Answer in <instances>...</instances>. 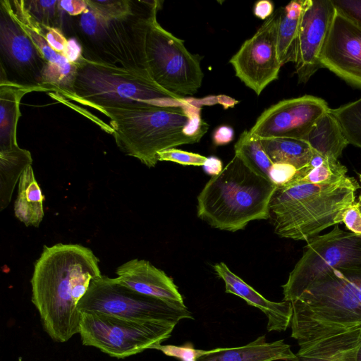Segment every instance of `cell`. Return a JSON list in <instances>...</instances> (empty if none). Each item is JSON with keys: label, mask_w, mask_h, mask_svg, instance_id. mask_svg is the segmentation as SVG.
<instances>
[{"label": "cell", "mask_w": 361, "mask_h": 361, "mask_svg": "<svg viewBox=\"0 0 361 361\" xmlns=\"http://www.w3.org/2000/svg\"><path fill=\"white\" fill-rule=\"evenodd\" d=\"M291 302L296 355L337 361L361 341V259L329 270Z\"/></svg>", "instance_id": "cell-1"}, {"label": "cell", "mask_w": 361, "mask_h": 361, "mask_svg": "<svg viewBox=\"0 0 361 361\" xmlns=\"http://www.w3.org/2000/svg\"><path fill=\"white\" fill-rule=\"evenodd\" d=\"M99 262L92 250L79 244L44 246L30 281L32 302L54 341L66 342L80 332L77 305L91 281L102 275Z\"/></svg>", "instance_id": "cell-2"}, {"label": "cell", "mask_w": 361, "mask_h": 361, "mask_svg": "<svg viewBox=\"0 0 361 361\" xmlns=\"http://www.w3.org/2000/svg\"><path fill=\"white\" fill-rule=\"evenodd\" d=\"M161 3L158 0H134L129 13L111 19L98 16L89 7L79 16H69L83 58L151 78L146 42Z\"/></svg>", "instance_id": "cell-3"}, {"label": "cell", "mask_w": 361, "mask_h": 361, "mask_svg": "<svg viewBox=\"0 0 361 361\" xmlns=\"http://www.w3.org/2000/svg\"><path fill=\"white\" fill-rule=\"evenodd\" d=\"M359 188L357 181L348 176L323 184L288 183L277 187L269 203L274 233L307 242L343 222Z\"/></svg>", "instance_id": "cell-4"}, {"label": "cell", "mask_w": 361, "mask_h": 361, "mask_svg": "<svg viewBox=\"0 0 361 361\" xmlns=\"http://www.w3.org/2000/svg\"><path fill=\"white\" fill-rule=\"evenodd\" d=\"M277 188L238 155L212 176L197 196V216L213 228L235 232L252 221L270 218Z\"/></svg>", "instance_id": "cell-5"}, {"label": "cell", "mask_w": 361, "mask_h": 361, "mask_svg": "<svg viewBox=\"0 0 361 361\" xmlns=\"http://www.w3.org/2000/svg\"><path fill=\"white\" fill-rule=\"evenodd\" d=\"M192 104L184 106L142 104L95 109L109 118L110 134L119 149L149 168L157 162V153L197 142L186 133Z\"/></svg>", "instance_id": "cell-6"}, {"label": "cell", "mask_w": 361, "mask_h": 361, "mask_svg": "<svg viewBox=\"0 0 361 361\" xmlns=\"http://www.w3.org/2000/svg\"><path fill=\"white\" fill-rule=\"evenodd\" d=\"M73 100L93 109L153 104L184 106L183 97L168 92L147 76L85 58L77 65Z\"/></svg>", "instance_id": "cell-7"}, {"label": "cell", "mask_w": 361, "mask_h": 361, "mask_svg": "<svg viewBox=\"0 0 361 361\" xmlns=\"http://www.w3.org/2000/svg\"><path fill=\"white\" fill-rule=\"evenodd\" d=\"M77 307L80 312H99L141 322L177 324L181 319H194L187 307L140 294L104 275L91 281Z\"/></svg>", "instance_id": "cell-8"}, {"label": "cell", "mask_w": 361, "mask_h": 361, "mask_svg": "<svg viewBox=\"0 0 361 361\" xmlns=\"http://www.w3.org/2000/svg\"><path fill=\"white\" fill-rule=\"evenodd\" d=\"M81 314L79 333L82 344L116 358L153 349L171 336L176 325L136 322L99 312Z\"/></svg>", "instance_id": "cell-9"}, {"label": "cell", "mask_w": 361, "mask_h": 361, "mask_svg": "<svg viewBox=\"0 0 361 361\" xmlns=\"http://www.w3.org/2000/svg\"><path fill=\"white\" fill-rule=\"evenodd\" d=\"M146 56L151 78L168 92L183 97L195 94L201 87L204 74L200 56L192 54L184 42L164 29L157 20L147 34Z\"/></svg>", "instance_id": "cell-10"}, {"label": "cell", "mask_w": 361, "mask_h": 361, "mask_svg": "<svg viewBox=\"0 0 361 361\" xmlns=\"http://www.w3.org/2000/svg\"><path fill=\"white\" fill-rule=\"evenodd\" d=\"M361 259V237L338 225L307 241L302 255L282 286L283 300L293 302L331 269Z\"/></svg>", "instance_id": "cell-11"}, {"label": "cell", "mask_w": 361, "mask_h": 361, "mask_svg": "<svg viewBox=\"0 0 361 361\" xmlns=\"http://www.w3.org/2000/svg\"><path fill=\"white\" fill-rule=\"evenodd\" d=\"M47 61L13 16L7 0L0 1V71L11 82L39 87Z\"/></svg>", "instance_id": "cell-12"}, {"label": "cell", "mask_w": 361, "mask_h": 361, "mask_svg": "<svg viewBox=\"0 0 361 361\" xmlns=\"http://www.w3.org/2000/svg\"><path fill=\"white\" fill-rule=\"evenodd\" d=\"M280 11L281 8L274 11L229 61L236 77L257 95L278 79L282 66L277 50Z\"/></svg>", "instance_id": "cell-13"}, {"label": "cell", "mask_w": 361, "mask_h": 361, "mask_svg": "<svg viewBox=\"0 0 361 361\" xmlns=\"http://www.w3.org/2000/svg\"><path fill=\"white\" fill-rule=\"evenodd\" d=\"M329 109L325 100L312 95L283 99L265 109L249 131L259 139L304 140Z\"/></svg>", "instance_id": "cell-14"}, {"label": "cell", "mask_w": 361, "mask_h": 361, "mask_svg": "<svg viewBox=\"0 0 361 361\" xmlns=\"http://www.w3.org/2000/svg\"><path fill=\"white\" fill-rule=\"evenodd\" d=\"M320 63L347 83L361 89V24L337 8Z\"/></svg>", "instance_id": "cell-15"}, {"label": "cell", "mask_w": 361, "mask_h": 361, "mask_svg": "<svg viewBox=\"0 0 361 361\" xmlns=\"http://www.w3.org/2000/svg\"><path fill=\"white\" fill-rule=\"evenodd\" d=\"M336 11L332 0L303 1L295 63L299 83H306L322 68L320 54Z\"/></svg>", "instance_id": "cell-16"}, {"label": "cell", "mask_w": 361, "mask_h": 361, "mask_svg": "<svg viewBox=\"0 0 361 361\" xmlns=\"http://www.w3.org/2000/svg\"><path fill=\"white\" fill-rule=\"evenodd\" d=\"M8 8L18 24L42 53L47 66L42 74V85L48 91L71 99L77 65L55 51L47 43L42 27L35 21L24 8L22 0H7Z\"/></svg>", "instance_id": "cell-17"}, {"label": "cell", "mask_w": 361, "mask_h": 361, "mask_svg": "<svg viewBox=\"0 0 361 361\" xmlns=\"http://www.w3.org/2000/svg\"><path fill=\"white\" fill-rule=\"evenodd\" d=\"M116 274L118 283L136 293L186 307L173 279L147 260L130 259L118 267Z\"/></svg>", "instance_id": "cell-18"}, {"label": "cell", "mask_w": 361, "mask_h": 361, "mask_svg": "<svg viewBox=\"0 0 361 361\" xmlns=\"http://www.w3.org/2000/svg\"><path fill=\"white\" fill-rule=\"evenodd\" d=\"M214 269L218 276L224 281L226 293L240 297L249 305L259 309L265 314L268 321V331H283L290 325L293 315L291 302H273L266 299L232 272L224 262L214 264Z\"/></svg>", "instance_id": "cell-19"}, {"label": "cell", "mask_w": 361, "mask_h": 361, "mask_svg": "<svg viewBox=\"0 0 361 361\" xmlns=\"http://www.w3.org/2000/svg\"><path fill=\"white\" fill-rule=\"evenodd\" d=\"M295 356L284 340L267 343L264 335L243 346L204 350L197 361H286Z\"/></svg>", "instance_id": "cell-20"}, {"label": "cell", "mask_w": 361, "mask_h": 361, "mask_svg": "<svg viewBox=\"0 0 361 361\" xmlns=\"http://www.w3.org/2000/svg\"><path fill=\"white\" fill-rule=\"evenodd\" d=\"M43 90L10 81L0 71V150L18 146L16 138L20 103L27 93Z\"/></svg>", "instance_id": "cell-21"}, {"label": "cell", "mask_w": 361, "mask_h": 361, "mask_svg": "<svg viewBox=\"0 0 361 361\" xmlns=\"http://www.w3.org/2000/svg\"><path fill=\"white\" fill-rule=\"evenodd\" d=\"M304 140L314 151L331 160H338L343 149L349 145L329 109L314 123Z\"/></svg>", "instance_id": "cell-22"}, {"label": "cell", "mask_w": 361, "mask_h": 361, "mask_svg": "<svg viewBox=\"0 0 361 361\" xmlns=\"http://www.w3.org/2000/svg\"><path fill=\"white\" fill-rule=\"evenodd\" d=\"M43 195L33 169L27 166L18 182V193L14 203L16 217L26 226L38 227L43 219Z\"/></svg>", "instance_id": "cell-23"}, {"label": "cell", "mask_w": 361, "mask_h": 361, "mask_svg": "<svg viewBox=\"0 0 361 361\" xmlns=\"http://www.w3.org/2000/svg\"><path fill=\"white\" fill-rule=\"evenodd\" d=\"M303 1H292L281 8L277 30V50L281 66L296 61L298 36Z\"/></svg>", "instance_id": "cell-24"}, {"label": "cell", "mask_w": 361, "mask_h": 361, "mask_svg": "<svg viewBox=\"0 0 361 361\" xmlns=\"http://www.w3.org/2000/svg\"><path fill=\"white\" fill-rule=\"evenodd\" d=\"M30 151L19 146L0 150V211L9 204L17 181L25 169L31 166Z\"/></svg>", "instance_id": "cell-25"}, {"label": "cell", "mask_w": 361, "mask_h": 361, "mask_svg": "<svg viewBox=\"0 0 361 361\" xmlns=\"http://www.w3.org/2000/svg\"><path fill=\"white\" fill-rule=\"evenodd\" d=\"M260 140L273 163L289 164L300 171L308 166L313 155V149L304 140L277 137Z\"/></svg>", "instance_id": "cell-26"}, {"label": "cell", "mask_w": 361, "mask_h": 361, "mask_svg": "<svg viewBox=\"0 0 361 361\" xmlns=\"http://www.w3.org/2000/svg\"><path fill=\"white\" fill-rule=\"evenodd\" d=\"M234 149L235 154L239 156L252 169L269 179L273 162L264 151L259 137L245 130L236 142Z\"/></svg>", "instance_id": "cell-27"}, {"label": "cell", "mask_w": 361, "mask_h": 361, "mask_svg": "<svg viewBox=\"0 0 361 361\" xmlns=\"http://www.w3.org/2000/svg\"><path fill=\"white\" fill-rule=\"evenodd\" d=\"M329 111L338 121L348 143L361 148V98L336 109H329Z\"/></svg>", "instance_id": "cell-28"}, {"label": "cell", "mask_w": 361, "mask_h": 361, "mask_svg": "<svg viewBox=\"0 0 361 361\" xmlns=\"http://www.w3.org/2000/svg\"><path fill=\"white\" fill-rule=\"evenodd\" d=\"M59 1L22 0L32 18L42 26L62 30V14Z\"/></svg>", "instance_id": "cell-29"}, {"label": "cell", "mask_w": 361, "mask_h": 361, "mask_svg": "<svg viewBox=\"0 0 361 361\" xmlns=\"http://www.w3.org/2000/svg\"><path fill=\"white\" fill-rule=\"evenodd\" d=\"M347 168L338 160L328 159L323 165L310 168L301 176L295 177L292 183L323 184L336 181L347 176Z\"/></svg>", "instance_id": "cell-30"}, {"label": "cell", "mask_w": 361, "mask_h": 361, "mask_svg": "<svg viewBox=\"0 0 361 361\" xmlns=\"http://www.w3.org/2000/svg\"><path fill=\"white\" fill-rule=\"evenodd\" d=\"M88 7L98 16L111 19L129 13L134 0H86Z\"/></svg>", "instance_id": "cell-31"}, {"label": "cell", "mask_w": 361, "mask_h": 361, "mask_svg": "<svg viewBox=\"0 0 361 361\" xmlns=\"http://www.w3.org/2000/svg\"><path fill=\"white\" fill-rule=\"evenodd\" d=\"M158 161H172L184 166H203L207 157L200 154L171 148L157 153Z\"/></svg>", "instance_id": "cell-32"}, {"label": "cell", "mask_w": 361, "mask_h": 361, "mask_svg": "<svg viewBox=\"0 0 361 361\" xmlns=\"http://www.w3.org/2000/svg\"><path fill=\"white\" fill-rule=\"evenodd\" d=\"M153 349L161 351L164 355L176 357L180 361H197L204 350L195 349L193 344L186 343L182 345H157Z\"/></svg>", "instance_id": "cell-33"}, {"label": "cell", "mask_w": 361, "mask_h": 361, "mask_svg": "<svg viewBox=\"0 0 361 361\" xmlns=\"http://www.w3.org/2000/svg\"><path fill=\"white\" fill-rule=\"evenodd\" d=\"M300 171L293 165L285 163H273L269 173V179L276 186L284 185L290 182Z\"/></svg>", "instance_id": "cell-34"}, {"label": "cell", "mask_w": 361, "mask_h": 361, "mask_svg": "<svg viewBox=\"0 0 361 361\" xmlns=\"http://www.w3.org/2000/svg\"><path fill=\"white\" fill-rule=\"evenodd\" d=\"M42 27L48 44L55 51L63 54L66 48L68 39L65 37L62 30L56 27Z\"/></svg>", "instance_id": "cell-35"}, {"label": "cell", "mask_w": 361, "mask_h": 361, "mask_svg": "<svg viewBox=\"0 0 361 361\" xmlns=\"http://www.w3.org/2000/svg\"><path fill=\"white\" fill-rule=\"evenodd\" d=\"M343 223L350 232L361 237V211L357 202L345 210Z\"/></svg>", "instance_id": "cell-36"}, {"label": "cell", "mask_w": 361, "mask_h": 361, "mask_svg": "<svg viewBox=\"0 0 361 361\" xmlns=\"http://www.w3.org/2000/svg\"><path fill=\"white\" fill-rule=\"evenodd\" d=\"M335 6L361 24V0H332Z\"/></svg>", "instance_id": "cell-37"}, {"label": "cell", "mask_w": 361, "mask_h": 361, "mask_svg": "<svg viewBox=\"0 0 361 361\" xmlns=\"http://www.w3.org/2000/svg\"><path fill=\"white\" fill-rule=\"evenodd\" d=\"M63 55L71 63L78 65L82 59V49L75 37L68 39L66 48Z\"/></svg>", "instance_id": "cell-38"}, {"label": "cell", "mask_w": 361, "mask_h": 361, "mask_svg": "<svg viewBox=\"0 0 361 361\" xmlns=\"http://www.w3.org/2000/svg\"><path fill=\"white\" fill-rule=\"evenodd\" d=\"M60 8L70 16H77L85 11L88 6L86 0H59Z\"/></svg>", "instance_id": "cell-39"}, {"label": "cell", "mask_w": 361, "mask_h": 361, "mask_svg": "<svg viewBox=\"0 0 361 361\" xmlns=\"http://www.w3.org/2000/svg\"><path fill=\"white\" fill-rule=\"evenodd\" d=\"M234 137V130L228 126H220L215 129L212 135V141L216 146L230 143Z\"/></svg>", "instance_id": "cell-40"}, {"label": "cell", "mask_w": 361, "mask_h": 361, "mask_svg": "<svg viewBox=\"0 0 361 361\" xmlns=\"http://www.w3.org/2000/svg\"><path fill=\"white\" fill-rule=\"evenodd\" d=\"M255 16L262 20H267L274 13V4L268 0L257 1L254 6Z\"/></svg>", "instance_id": "cell-41"}, {"label": "cell", "mask_w": 361, "mask_h": 361, "mask_svg": "<svg viewBox=\"0 0 361 361\" xmlns=\"http://www.w3.org/2000/svg\"><path fill=\"white\" fill-rule=\"evenodd\" d=\"M202 167L207 174L212 176L219 175L224 169L221 160L214 156L207 157Z\"/></svg>", "instance_id": "cell-42"}, {"label": "cell", "mask_w": 361, "mask_h": 361, "mask_svg": "<svg viewBox=\"0 0 361 361\" xmlns=\"http://www.w3.org/2000/svg\"><path fill=\"white\" fill-rule=\"evenodd\" d=\"M338 361H361V341L351 350L343 354Z\"/></svg>", "instance_id": "cell-43"}, {"label": "cell", "mask_w": 361, "mask_h": 361, "mask_svg": "<svg viewBox=\"0 0 361 361\" xmlns=\"http://www.w3.org/2000/svg\"><path fill=\"white\" fill-rule=\"evenodd\" d=\"M216 102L221 104L225 109H227L234 106L238 103V101L226 95H219L216 97Z\"/></svg>", "instance_id": "cell-44"}, {"label": "cell", "mask_w": 361, "mask_h": 361, "mask_svg": "<svg viewBox=\"0 0 361 361\" xmlns=\"http://www.w3.org/2000/svg\"><path fill=\"white\" fill-rule=\"evenodd\" d=\"M295 357L289 360L286 361H334L327 358L319 357H313V356H305V355H298L295 354Z\"/></svg>", "instance_id": "cell-45"}, {"label": "cell", "mask_w": 361, "mask_h": 361, "mask_svg": "<svg viewBox=\"0 0 361 361\" xmlns=\"http://www.w3.org/2000/svg\"><path fill=\"white\" fill-rule=\"evenodd\" d=\"M358 204H359V206H360V211H361V194L360 195L359 197H358V201H357Z\"/></svg>", "instance_id": "cell-46"}, {"label": "cell", "mask_w": 361, "mask_h": 361, "mask_svg": "<svg viewBox=\"0 0 361 361\" xmlns=\"http://www.w3.org/2000/svg\"><path fill=\"white\" fill-rule=\"evenodd\" d=\"M360 181L361 183V174H360Z\"/></svg>", "instance_id": "cell-47"}]
</instances>
